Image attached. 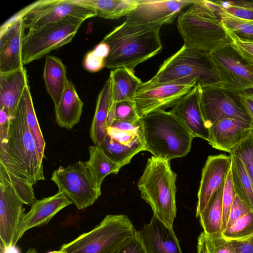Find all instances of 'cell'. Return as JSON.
Listing matches in <instances>:
<instances>
[{
	"label": "cell",
	"instance_id": "17",
	"mask_svg": "<svg viewBox=\"0 0 253 253\" xmlns=\"http://www.w3.org/2000/svg\"><path fill=\"white\" fill-rule=\"evenodd\" d=\"M230 155L209 156L202 169L198 192L196 217L200 216L216 191L225 183L231 168Z\"/></svg>",
	"mask_w": 253,
	"mask_h": 253
},
{
	"label": "cell",
	"instance_id": "21",
	"mask_svg": "<svg viewBox=\"0 0 253 253\" xmlns=\"http://www.w3.org/2000/svg\"><path fill=\"white\" fill-rule=\"evenodd\" d=\"M25 29L21 19L0 33V73L24 68L22 46Z\"/></svg>",
	"mask_w": 253,
	"mask_h": 253
},
{
	"label": "cell",
	"instance_id": "35",
	"mask_svg": "<svg viewBox=\"0 0 253 253\" xmlns=\"http://www.w3.org/2000/svg\"><path fill=\"white\" fill-rule=\"evenodd\" d=\"M0 175L6 179L24 204L31 205L36 200L33 185L16 177L8 171L1 164H0Z\"/></svg>",
	"mask_w": 253,
	"mask_h": 253
},
{
	"label": "cell",
	"instance_id": "46",
	"mask_svg": "<svg viewBox=\"0 0 253 253\" xmlns=\"http://www.w3.org/2000/svg\"><path fill=\"white\" fill-rule=\"evenodd\" d=\"M238 253H253V235L242 241H235Z\"/></svg>",
	"mask_w": 253,
	"mask_h": 253
},
{
	"label": "cell",
	"instance_id": "5",
	"mask_svg": "<svg viewBox=\"0 0 253 253\" xmlns=\"http://www.w3.org/2000/svg\"><path fill=\"white\" fill-rule=\"evenodd\" d=\"M176 177L170 161L152 156L137 184L141 197L150 205L153 215L171 229L176 215Z\"/></svg>",
	"mask_w": 253,
	"mask_h": 253
},
{
	"label": "cell",
	"instance_id": "36",
	"mask_svg": "<svg viewBox=\"0 0 253 253\" xmlns=\"http://www.w3.org/2000/svg\"><path fill=\"white\" fill-rule=\"evenodd\" d=\"M219 10L234 17L244 19L253 20V2L247 1L216 0Z\"/></svg>",
	"mask_w": 253,
	"mask_h": 253
},
{
	"label": "cell",
	"instance_id": "26",
	"mask_svg": "<svg viewBox=\"0 0 253 253\" xmlns=\"http://www.w3.org/2000/svg\"><path fill=\"white\" fill-rule=\"evenodd\" d=\"M66 74V67L61 59L53 55L45 56L43 79L54 107L59 104L64 91L68 80Z\"/></svg>",
	"mask_w": 253,
	"mask_h": 253
},
{
	"label": "cell",
	"instance_id": "22",
	"mask_svg": "<svg viewBox=\"0 0 253 253\" xmlns=\"http://www.w3.org/2000/svg\"><path fill=\"white\" fill-rule=\"evenodd\" d=\"M200 86H194L170 110L188 128L194 137L210 139L200 105Z\"/></svg>",
	"mask_w": 253,
	"mask_h": 253
},
{
	"label": "cell",
	"instance_id": "30",
	"mask_svg": "<svg viewBox=\"0 0 253 253\" xmlns=\"http://www.w3.org/2000/svg\"><path fill=\"white\" fill-rule=\"evenodd\" d=\"M88 152L89 158L85 164L95 182L101 189L104 178L110 174H117L121 168L112 161L97 145L89 146Z\"/></svg>",
	"mask_w": 253,
	"mask_h": 253
},
{
	"label": "cell",
	"instance_id": "15",
	"mask_svg": "<svg viewBox=\"0 0 253 253\" xmlns=\"http://www.w3.org/2000/svg\"><path fill=\"white\" fill-rule=\"evenodd\" d=\"M126 20L140 25L160 27L172 22L184 7L195 0H137Z\"/></svg>",
	"mask_w": 253,
	"mask_h": 253
},
{
	"label": "cell",
	"instance_id": "51",
	"mask_svg": "<svg viewBox=\"0 0 253 253\" xmlns=\"http://www.w3.org/2000/svg\"><path fill=\"white\" fill-rule=\"evenodd\" d=\"M25 253H38L37 250L33 248L29 249Z\"/></svg>",
	"mask_w": 253,
	"mask_h": 253
},
{
	"label": "cell",
	"instance_id": "6",
	"mask_svg": "<svg viewBox=\"0 0 253 253\" xmlns=\"http://www.w3.org/2000/svg\"><path fill=\"white\" fill-rule=\"evenodd\" d=\"M148 81L195 84L203 87L213 85L218 80L209 54L188 48L183 44L164 61L155 75Z\"/></svg>",
	"mask_w": 253,
	"mask_h": 253
},
{
	"label": "cell",
	"instance_id": "52",
	"mask_svg": "<svg viewBox=\"0 0 253 253\" xmlns=\"http://www.w3.org/2000/svg\"><path fill=\"white\" fill-rule=\"evenodd\" d=\"M47 253H65L64 252L60 250L59 251H53L49 252Z\"/></svg>",
	"mask_w": 253,
	"mask_h": 253
},
{
	"label": "cell",
	"instance_id": "18",
	"mask_svg": "<svg viewBox=\"0 0 253 253\" xmlns=\"http://www.w3.org/2000/svg\"><path fill=\"white\" fill-rule=\"evenodd\" d=\"M209 130V144L215 149L230 153L253 132V124L227 118L212 125Z\"/></svg>",
	"mask_w": 253,
	"mask_h": 253
},
{
	"label": "cell",
	"instance_id": "43",
	"mask_svg": "<svg viewBox=\"0 0 253 253\" xmlns=\"http://www.w3.org/2000/svg\"><path fill=\"white\" fill-rule=\"evenodd\" d=\"M114 253H147L136 233L134 235L127 239Z\"/></svg>",
	"mask_w": 253,
	"mask_h": 253
},
{
	"label": "cell",
	"instance_id": "41",
	"mask_svg": "<svg viewBox=\"0 0 253 253\" xmlns=\"http://www.w3.org/2000/svg\"><path fill=\"white\" fill-rule=\"evenodd\" d=\"M229 35L233 48L248 64L253 66V42L243 41L233 35Z\"/></svg>",
	"mask_w": 253,
	"mask_h": 253
},
{
	"label": "cell",
	"instance_id": "7",
	"mask_svg": "<svg viewBox=\"0 0 253 253\" xmlns=\"http://www.w3.org/2000/svg\"><path fill=\"white\" fill-rule=\"evenodd\" d=\"M136 230L125 214H108L94 228L60 250L66 253H114Z\"/></svg>",
	"mask_w": 253,
	"mask_h": 253
},
{
	"label": "cell",
	"instance_id": "42",
	"mask_svg": "<svg viewBox=\"0 0 253 253\" xmlns=\"http://www.w3.org/2000/svg\"><path fill=\"white\" fill-rule=\"evenodd\" d=\"M251 211H252L236 195L232 203L228 221L224 229L230 227L236 220Z\"/></svg>",
	"mask_w": 253,
	"mask_h": 253
},
{
	"label": "cell",
	"instance_id": "4",
	"mask_svg": "<svg viewBox=\"0 0 253 253\" xmlns=\"http://www.w3.org/2000/svg\"><path fill=\"white\" fill-rule=\"evenodd\" d=\"M176 26L184 45L190 49L210 54L232 43L219 16L203 0H195L181 13Z\"/></svg>",
	"mask_w": 253,
	"mask_h": 253
},
{
	"label": "cell",
	"instance_id": "48",
	"mask_svg": "<svg viewBox=\"0 0 253 253\" xmlns=\"http://www.w3.org/2000/svg\"><path fill=\"white\" fill-rule=\"evenodd\" d=\"M197 253H209L205 239V234L204 231L201 232L198 238Z\"/></svg>",
	"mask_w": 253,
	"mask_h": 253
},
{
	"label": "cell",
	"instance_id": "45",
	"mask_svg": "<svg viewBox=\"0 0 253 253\" xmlns=\"http://www.w3.org/2000/svg\"><path fill=\"white\" fill-rule=\"evenodd\" d=\"M238 96L245 110L253 120V89L238 92Z\"/></svg>",
	"mask_w": 253,
	"mask_h": 253
},
{
	"label": "cell",
	"instance_id": "33",
	"mask_svg": "<svg viewBox=\"0 0 253 253\" xmlns=\"http://www.w3.org/2000/svg\"><path fill=\"white\" fill-rule=\"evenodd\" d=\"M23 95L25 102L27 122L35 138L40 158L43 161L45 143L37 118L29 85L25 88Z\"/></svg>",
	"mask_w": 253,
	"mask_h": 253
},
{
	"label": "cell",
	"instance_id": "23",
	"mask_svg": "<svg viewBox=\"0 0 253 253\" xmlns=\"http://www.w3.org/2000/svg\"><path fill=\"white\" fill-rule=\"evenodd\" d=\"M28 85V77L24 67L0 73V110L12 116Z\"/></svg>",
	"mask_w": 253,
	"mask_h": 253
},
{
	"label": "cell",
	"instance_id": "49",
	"mask_svg": "<svg viewBox=\"0 0 253 253\" xmlns=\"http://www.w3.org/2000/svg\"><path fill=\"white\" fill-rule=\"evenodd\" d=\"M116 103L113 101L107 118L108 127L111 126L116 120Z\"/></svg>",
	"mask_w": 253,
	"mask_h": 253
},
{
	"label": "cell",
	"instance_id": "44",
	"mask_svg": "<svg viewBox=\"0 0 253 253\" xmlns=\"http://www.w3.org/2000/svg\"><path fill=\"white\" fill-rule=\"evenodd\" d=\"M83 65L88 71L96 72L104 67L105 59L100 57L92 50L84 56Z\"/></svg>",
	"mask_w": 253,
	"mask_h": 253
},
{
	"label": "cell",
	"instance_id": "38",
	"mask_svg": "<svg viewBox=\"0 0 253 253\" xmlns=\"http://www.w3.org/2000/svg\"><path fill=\"white\" fill-rule=\"evenodd\" d=\"M205 234L209 253H238L235 241H228L222 235Z\"/></svg>",
	"mask_w": 253,
	"mask_h": 253
},
{
	"label": "cell",
	"instance_id": "37",
	"mask_svg": "<svg viewBox=\"0 0 253 253\" xmlns=\"http://www.w3.org/2000/svg\"><path fill=\"white\" fill-rule=\"evenodd\" d=\"M233 150L242 161L253 185V132Z\"/></svg>",
	"mask_w": 253,
	"mask_h": 253
},
{
	"label": "cell",
	"instance_id": "20",
	"mask_svg": "<svg viewBox=\"0 0 253 253\" xmlns=\"http://www.w3.org/2000/svg\"><path fill=\"white\" fill-rule=\"evenodd\" d=\"M136 233L147 253H182L173 229L154 215Z\"/></svg>",
	"mask_w": 253,
	"mask_h": 253
},
{
	"label": "cell",
	"instance_id": "39",
	"mask_svg": "<svg viewBox=\"0 0 253 253\" xmlns=\"http://www.w3.org/2000/svg\"><path fill=\"white\" fill-rule=\"evenodd\" d=\"M230 169L226 177L222 195V229L225 228L228 221L230 211L236 196Z\"/></svg>",
	"mask_w": 253,
	"mask_h": 253
},
{
	"label": "cell",
	"instance_id": "10",
	"mask_svg": "<svg viewBox=\"0 0 253 253\" xmlns=\"http://www.w3.org/2000/svg\"><path fill=\"white\" fill-rule=\"evenodd\" d=\"M99 147L122 168L133 157L145 151L140 119L135 121L115 120L107 128V135Z\"/></svg>",
	"mask_w": 253,
	"mask_h": 253
},
{
	"label": "cell",
	"instance_id": "1",
	"mask_svg": "<svg viewBox=\"0 0 253 253\" xmlns=\"http://www.w3.org/2000/svg\"><path fill=\"white\" fill-rule=\"evenodd\" d=\"M42 161L27 122L22 95L9 117L5 138L0 141V164L16 177L34 185L45 179Z\"/></svg>",
	"mask_w": 253,
	"mask_h": 253
},
{
	"label": "cell",
	"instance_id": "3",
	"mask_svg": "<svg viewBox=\"0 0 253 253\" xmlns=\"http://www.w3.org/2000/svg\"><path fill=\"white\" fill-rule=\"evenodd\" d=\"M145 151L167 160L190 152L194 136L171 111L158 110L140 118Z\"/></svg>",
	"mask_w": 253,
	"mask_h": 253
},
{
	"label": "cell",
	"instance_id": "9",
	"mask_svg": "<svg viewBox=\"0 0 253 253\" xmlns=\"http://www.w3.org/2000/svg\"><path fill=\"white\" fill-rule=\"evenodd\" d=\"M51 180L57 185L58 192L63 193L79 210L93 205L101 195V189L85 162L79 161L66 167H59L53 172Z\"/></svg>",
	"mask_w": 253,
	"mask_h": 253
},
{
	"label": "cell",
	"instance_id": "8",
	"mask_svg": "<svg viewBox=\"0 0 253 253\" xmlns=\"http://www.w3.org/2000/svg\"><path fill=\"white\" fill-rule=\"evenodd\" d=\"M84 21L69 17L29 31L25 36L22 46L24 65L40 59L52 50L70 43Z\"/></svg>",
	"mask_w": 253,
	"mask_h": 253
},
{
	"label": "cell",
	"instance_id": "27",
	"mask_svg": "<svg viewBox=\"0 0 253 253\" xmlns=\"http://www.w3.org/2000/svg\"><path fill=\"white\" fill-rule=\"evenodd\" d=\"M113 101L116 103L128 100L134 102V97L141 80L126 68L111 70Z\"/></svg>",
	"mask_w": 253,
	"mask_h": 253
},
{
	"label": "cell",
	"instance_id": "12",
	"mask_svg": "<svg viewBox=\"0 0 253 253\" xmlns=\"http://www.w3.org/2000/svg\"><path fill=\"white\" fill-rule=\"evenodd\" d=\"M200 105L208 129L218 121L227 118H235L253 124V120L240 100L238 92L212 85L200 86Z\"/></svg>",
	"mask_w": 253,
	"mask_h": 253
},
{
	"label": "cell",
	"instance_id": "40",
	"mask_svg": "<svg viewBox=\"0 0 253 253\" xmlns=\"http://www.w3.org/2000/svg\"><path fill=\"white\" fill-rule=\"evenodd\" d=\"M140 119L136 113L134 102L124 100L116 103L115 120L135 121Z\"/></svg>",
	"mask_w": 253,
	"mask_h": 253
},
{
	"label": "cell",
	"instance_id": "28",
	"mask_svg": "<svg viewBox=\"0 0 253 253\" xmlns=\"http://www.w3.org/2000/svg\"><path fill=\"white\" fill-rule=\"evenodd\" d=\"M231 158L232 180L236 195L253 212V185L244 165L234 150L229 153Z\"/></svg>",
	"mask_w": 253,
	"mask_h": 253
},
{
	"label": "cell",
	"instance_id": "31",
	"mask_svg": "<svg viewBox=\"0 0 253 253\" xmlns=\"http://www.w3.org/2000/svg\"><path fill=\"white\" fill-rule=\"evenodd\" d=\"M224 184L220 187L200 215L201 225L208 235H221L222 229V195Z\"/></svg>",
	"mask_w": 253,
	"mask_h": 253
},
{
	"label": "cell",
	"instance_id": "32",
	"mask_svg": "<svg viewBox=\"0 0 253 253\" xmlns=\"http://www.w3.org/2000/svg\"><path fill=\"white\" fill-rule=\"evenodd\" d=\"M216 14L220 18L223 28L228 34L243 41L253 42V20L240 19L220 10Z\"/></svg>",
	"mask_w": 253,
	"mask_h": 253
},
{
	"label": "cell",
	"instance_id": "14",
	"mask_svg": "<svg viewBox=\"0 0 253 253\" xmlns=\"http://www.w3.org/2000/svg\"><path fill=\"white\" fill-rule=\"evenodd\" d=\"M95 16L96 14L94 9L75 0H40L33 2V7L23 19L25 28L30 31L69 17L85 20Z\"/></svg>",
	"mask_w": 253,
	"mask_h": 253
},
{
	"label": "cell",
	"instance_id": "2",
	"mask_svg": "<svg viewBox=\"0 0 253 253\" xmlns=\"http://www.w3.org/2000/svg\"><path fill=\"white\" fill-rule=\"evenodd\" d=\"M160 29L126 20L116 27L101 41L109 47L104 67L132 71L138 64L156 55L162 49Z\"/></svg>",
	"mask_w": 253,
	"mask_h": 253
},
{
	"label": "cell",
	"instance_id": "29",
	"mask_svg": "<svg viewBox=\"0 0 253 253\" xmlns=\"http://www.w3.org/2000/svg\"><path fill=\"white\" fill-rule=\"evenodd\" d=\"M77 3L94 9L96 16L116 19L127 16L136 7L137 0H75Z\"/></svg>",
	"mask_w": 253,
	"mask_h": 253
},
{
	"label": "cell",
	"instance_id": "47",
	"mask_svg": "<svg viewBox=\"0 0 253 253\" xmlns=\"http://www.w3.org/2000/svg\"><path fill=\"white\" fill-rule=\"evenodd\" d=\"M93 51L100 57L105 59L109 54V47L106 43L101 42L94 48Z\"/></svg>",
	"mask_w": 253,
	"mask_h": 253
},
{
	"label": "cell",
	"instance_id": "11",
	"mask_svg": "<svg viewBox=\"0 0 253 253\" xmlns=\"http://www.w3.org/2000/svg\"><path fill=\"white\" fill-rule=\"evenodd\" d=\"M209 56L218 80L212 85L235 92L253 89V66L248 64L231 45Z\"/></svg>",
	"mask_w": 253,
	"mask_h": 253
},
{
	"label": "cell",
	"instance_id": "19",
	"mask_svg": "<svg viewBox=\"0 0 253 253\" xmlns=\"http://www.w3.org/2000/svg\"><path fill=\"white\" fill-rule=\"evenodd\" d=\"M71 204L64 194L58 191L53 196L36 200L23 217L12 246H16L27 230L46 224L57 212Z\"/></svg>",
	"mask_w": 253,
	"mask_h": 253
},
{
	"label": "cell",
	"instance_id": "24",
	"mask_svg": "<svg viewBox=\"0 0 253 253\" xmlns=\"http://www.w3.org/2000/svg\"><path fill=\"white\" fill-rule=\"evenodd\" d=\"M84 103L72 83L68 80L59 104L54 107L55 120L62 128L71 130L80 121Z\"/></svg>",
	"mask_w": 253,
	"mask_h": 253
},
{
	"label": "cell",
	"instance_id": "13",
	"mask_svg": "<svg viewBox=\"0 0 253 253\" xmlns=\"http://www.w3.org/2000/svg\"><path fill=\"white\" fill-rule=\"evenodd\" d=\"M195 85L180 83L142 82L134 97L136 113L141 118L156 111L172 108Z\"/></svg>",
	"mask_w": 253,
	"mask_h": 253
},
{
	"label": "cell",
	"instance_id": "25",
	"mask_svg": "<svg viewBox=\"0 0 253 253\" xmlns=\"http://www.w3.org/2000/svg\"><path fill=\"white\" fill-rule=\"evenodd\" d=\"M113 101L112 82L109 77L97 96L89 129L90 137L94 144L98 146L104 141L107 135V118Z\"/></svg>",
	"mask_w": 253,
	"mask_h": 253
},
{
	"label": "cell",
	"instance_id": "50",
	"mask_svg": "<svg viewBox=\"0 0 253 253\" xmlns=\"http://www.w3.org/2000/svg\"><path fill=\"white\" fill-rule=\"evenodd\" d=\"M1 253H20L19 249L15 246H11L1 249Z\"/></svg>",
	"mask_w": 253,
	"mask_h": 253
},
{
	"label": "cell",
	"instance_id": "16",
	"mask_svg": "<svg viewBox=\"0 0 253 253\" xmlns=\"http://www.w3.org/2000/svg\"><path fill=\"white\" fill-rule=\"evenodd\" d=\"M23 202L11 185L0 175V248L12 246L25 213Z\"/></svg>",
	"mask_w": 253,
	"mask_h": 253
},
{
	"label": "cell",
	"instance_id": "34",
	"mask_svg": "<svg viewBox=\"0 0 253 253\" xmlns=\"http://www.w3.org/2000/svg\"><path fill=\"white\" fill-rule=\"evenodd\" d=\"M253 235V212L251 211L236 220L224 229L222 236L228 241H242Z\"/></svg>",
	"mask_w": 253,
	"mask_h": 253
}]
</instances>
